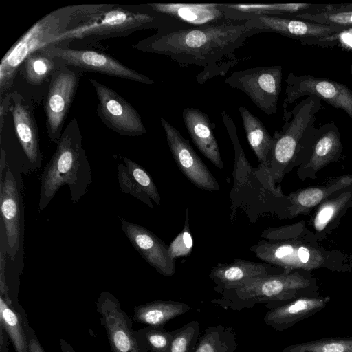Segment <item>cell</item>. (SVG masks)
I'll list each match as a JSON object with an SVG mask.
<instances>
[{
  "label": "cell",
  "mask_w": 352,
  "mask_h": 352,
  "mask_svg": "<svg viewBox=\"0 0 352 352\" xmlns=\"http://www.w3.org/2000/svg\"><path fill=\"white\" fill-rule=\"evenodd\" d=\"M212 303L224 309L241 311L257 304L284 302L302 297H318L315 279L307 272L294 270L250 280L219 293Z\"/></svg>",
  "instance_id": "5"
},
{
  "label": "cell",
  "mask_w": 352,
  "mask_h": 352,
  "mask_svg": "<svg viewBox=\"0 0 352 352\" xmlns=\"http://www.w3.org/2000/svg\"><path fill=\"white\" fill-rule=\"evenodd\" d=\"M98 98L96 113L102 122L113 132L137 137L146 133L142 118L133 106L111 87L90 78Z\"/></svg>",
  "instance_id": "12"
},
{
  "label": "cell",
  "mask_w": 352,
  "mask_h": 352,
  "mask_svg": "<svg viewBox=\"0 0 352 352\" xmlns=\"http://www.w3.org/2000/svg\"><path fill=\"white\" fill-rule=\"evenodd\" d=\"M303 223L278 228H269L261 234V237L268 241H281L296 237L302 232Z\"/></svg>",
  "instance_id": "39"
},
{
  "label": "cell",
  "mask_w": 352,
  "mask_h": 352,
  "mask_svg": "<svg viewBox=\"0 0 352 352\" xmlns=\"http://www.w3.org/2000/svg\"><path fill=\"white\" fill-rule=\"evenodd\" d=\"M245 21L189 28L172 32H157L133 45L144 52L169 57L181 67H202L198 83L217 76H223L240 60L235 52L249 36L259 34L245 25Z\"/></svg>",
  "instance_id": "1"
},
{
  "label": "cell",
  "mask_w": 352,
  "mask_h": 352,
  "mask_svg": "<svg viewBox=\"0 0 352 352\" xmlns=\"http://www.w3.org/2000/svg\"><path fill=\"white\" fill-rule=\"evenodd\" d=\"M272 266L268 263L236 258L230 263L216 265L212 268L209 277L215 284L214 290L219 294L250 280L274 274L272 273Z\"/></svg>",
  "instance_id": "23"
},
{
  "label": "cell",
  "mask_w": 352,
  "mask_h": 352,
  "mask_svg": "<svg viewBox=\"0 0 352 352\" xmlns=\"http://www.w3.org/2000/svg\"><path fill=\"white\" fill-rule=\"evenodd\" d=\"M121 227L131 244L141 256L160 274L170 277L176 267L168 246L153 232L137 223L120 219Z\"/></svg>",
  "instance_id": "19"
},
{
  "label": "cell",
  "mask_w": 352,
  "mask_h": 352,
  "mask_svg": "<svg viewBox=\"0 0 352 352\" xmlns=\"http://www.w3.org/2000/svg\"><path fill=\"white\" fill-rule=\"evenodd\" d=\"M239 111L249 145L260 166L267 170L271 164L274 138L270 135L263 122L248 109L240 106Z\"/></svg>",
  "instance_id": "26"
},
{
  "label": "cell",
  "mask_w": 352,
  "mask_h": 352,
  "mask_svg": "<svg viewBox=\"0 0 352 352\" xmlns=\"http://www.w3.org/2000/svg\"><path fill=\"white\" fill-rule=\"evenodd\" d=\"M246 27L258 33L272 32L299 40L302 44L340 34L346 30L342 27L316 23L282 16H257L245 20Z\"/></svg>",
  "instance_id": "16"
},
{
  "label": "cell",
  "mask_w": 352,
  "mask_h": 352,
  "mask_svg": "<svg viewBox=\"0 0 352 352\" xmlns=\"http://www.w3.org/2000/svg\"><path fill=\"white\" fill-rule=\"evenodd\" d=\"M192 246L193 241L190 229L189 210L187 208L184 226L168 245V252L173 259L178 257L188 256L192 252Z\"/></svg>",
  "instance_id": "37"
},
{
  "label": "cell",
  "mask_w": 352,
  "mask_h": 352,
  "mask_svg": "<svg viewBox=\"0 0 352 352\" xmlns=\"http://www.w3.org/2000/svg\"><path fill=\"white\" fill-rule=\"evenodd\" d=\"M161 124L172 156L180 171L195 186L207 191H217V179L203 162L188 140L162 117Z\"/></svg>",
  "instance_id": "15"
},
{
  "label": "cell",
  "mask_w": 352,
  "mask_h": 352,
  "mask_svg": "<svg viewBox=\"0 0 352 352\" xmlns=\"http://www.w3.org/2000/svg\"><path fill=\"white\" fill-rule=\"evenodd\" d=\"M0 352H8L10 340L1 327H0Z\"/></svg>",
  "instance_id": "41"
},
{
  "label": "cell",
  "mask_w": 352,
  "mask_h": 352,
  "mask_svg": "<svg viewBox=\"0 0 352 352\" xmlns=\"http://www.w3.org/2000/svg\"><path fill=\"white\" fill-rule=\"evenodd\" d=\"M82 74L80 69L61 63L50 78L44 111L48 138L56 145L63 133V124Z\"/></svg>",
  "instance_id": "9"
},
{
  "label": "cell",
  "mask_w": 352,
  "mask_h": 352,
  "mask_svg": "<svg viewBox=\"0 0 352 352\" xmlns=\"http://www.w3.org/2000/svg\"><path fill=\"white\" fill-rule=\"evenodd\" d=\"M147 7L186 28L226 23L231 21L220 3H149Z\"/></svg>",
  "instance_id": "20"
},
{
  "label": "cell",
  "mask_w": 352,
  "mask_h": 352,
  "mask_svg": "<svg viewBox=\"0 0 352 352\" xmlns=\"http://www.w3.org/2000/svg\"><path fill=\"white\" fill-rule=\"evenodd\" d=\"M118 177L120 188L123 192L133 196L149 208H154L151 199L142 189L133 184L124 164L120 163L118 165Z\"/></svg>",
  "instance_id": "38"
},
{
  "label": "cell",
  "mask_w": 352,
  "mask_h": 352,
  "mask_svg": "<svg viewBox=\"0 0 352 352\" xmlns=\"http://www.w3.org/2000/svg\"><path fill=\"white\" fill-rule=\"evenodd\" d=\"M182 115L188 133L199 151L217 168L223 169V162L213 132L214 123L197 108H185Z\"/></svg>",
  "instance_id": "22"
},
{
  "label": "cell",
  "mask_w": 352,
  "mask_h": 352,
  "mask_svg": "<svg viewBox=\"0 0 352 352\" xmlns=\"http://www.w3.org/2000/svg\"><path fill=\"white\" fill-rule=\"evenodd\" d=\"M26 333L28 336V345L30 352H46L41 345L34 329L28 324L26 326Z\"/></svg>",
  "instance_id": "40"
},
{
  "label": "cell",
  "mask_w": 352,
  "mask_h": 352,
  "mask_svg": "<svg viewBox=\"0 0 352 352\" xmlns=\"http://www.w3.org/2000/svg\"><path fill=\"white\" fill-rule=\"evenodd\" d=\"M21 181L7 166L0 182L1 241L8 257L14 261L23 245V206Z\"/></svg>",
  "instance_id": "11"
},
{
  "label": "cell",
  "mask_w": 352,
  "mask_h": 352,
  "mask_svg": "<svg viewBox=\"0 0 352 352\" xmlns=\"http://www.w3.org/2000/svg\"><path fill=\"white\" fill-rule=\"evenodd\" d=\"M10 96L15 133L24 157L23 174L28 175L39 169L42 164L38 127L33 111L22 96L17 92Z\"/></svg>",
  "instance_id": "18"
},
{
  "label": "cell",
  "mask_w": 352,
  "mask_h": 352,
  "mask_svg": "<svg viewBox=\"0 0 352 352\" xmlns=\"http://www.w3.org/2000/svg\"><path fill=\"white\" fill-rule=\"evenodd\" d=\"M283 109L302 96H316L336 109L344 111L352 120V90L343 83L310 74L290 72L285 79Z\"/></svg>",
  "instance_id": "13"
},
{
  "label": "cell",
  "mask_w": 352,
  "mask_h": 352,
  "mask_svg": "<svg viewBox=\"0 0 352 352\" xmlns=\"http://www.w3.org/2000/svg\"><path fill=\"white\" fill-rule=\"evenodd\" d=\"M123 161L133 184L142 189L154 203L160 206L161 197L150 174L127 157H123Z\"/></svg>",
  "instance_id": "36"
},
{
  "label": "cell",
  "mask_w": 352,
  "mask_h": 352,
  "mask_svg": "<svg viewBox=\"0 0 352 352\" xmlns=\"http://www.w3.org/2000/svg\"><path fill=\"white\" fill-rule=\"evenodd\" d=\"M112 4L67 6L47 14L34 24L8 51L0 63L1 94L11 85L24 60L32 52L50 45L66 30L93 15L110 10Z\"/></svg>",
  "instance_id": "3"
},
{
  "label": "cell",
  "mask_w": 352,
  "mask_h": 352,
  "mask_svg": "<svg viewBox=\"0 0 352 352\" xmlns=\"http://www.w3.org/2000/svg\"><path fill=\"white\" fill-rule=\"evenodd\" d=\"M28 324L26 313L19 311L0 296V327L7 334L14 352H30L26 333Z\"/></svg>",
  "instance_id": "28"
},
{
  "label": "cell",
  "mask_w": 352,
  "mask_h": 352,
  "mask_svg": "<svg viewBox=\"0 0 352 352\" xmlns=\"http://www.w3.org/2000/svg\"><path fill=\"white\" fill-rule=\"evenodd\" d=\"M289 17L350 30L352 29V5H319L315 10Z\"/></svg>",
  "instance_id": "31"
},
{
  "label": "cell",
  "mask_w": 352,
  "mask_h": 352,
  "mask_svg": "<svg viewBox=\"0 0 352 352\" xmlns=\"http://www.w3.org/2000/svg\"><path fill=\"white\" fill-rule=\"evenodd\" d=\"M281 65L251 67L232 72L224 78L232 88L244 92L262 111L274 115L281 91Z\"/></svg>",
  "instance_id": "10"
},
{
  "label": "cell",
  "mask_w": 352,
  "mask_h": 352,
  "mask_svg": "<svg viewBox=\"0 0 352 352\" xmlns=\"http://www.w3.org/2000/svg\"><path fill=\"white\" fill-rule=\"evenodd\" d=\"M350 73H351V74L352 76V65H351V67H350Z\"/></svg>",
  "instance_id": "43"
},
{
  "label": "cell",
  "mask_w": 352,
  "mask_h": 352,
  "mask_svg": "<svg viewBox=\"0 0 352 352\" xmlns=\"http://www.w3.org/2000/svg\"><path fill=\"white\" fill-rule=\"evenodd\" d=\"M308 3H223L221 8L231 21H245L257 16H289L315 10Z\"/></svg>",
  "instance_id": "25"
},
{
  "label": "cell",
  "mask_w": 352,
  "mask_h": 352,
  "mask_svg": "<svg viewBox=\"0 0 352 352\" xmlns=\"http://www.w3.org/2000/svg\"><path fill=\"white\" fill-rule=\"evenodd\" d=\"M298 236L281 241L262 239L250 250L258 258L265 263L283 268V272L310 271L319 268L333 271L352 269L341 264V258L344 257L341 253L306 243Z\"/></svg>",
  "instance_id": "7"
},
{
  "label": "cell",
  "mask_w": 352,
  "mask_h": 352,
  "mask_svg": "<svg viewBox=\"0 0 352 352\" xmlns=\"http://www.w3.org/2000/svg\"><path fill=\"white\" fill-rule=\"evenodd\" d=\"M352 186V174L338 177L329 183L298 190L286 197L288 215L290 218L307 214L336 192Z\"/></svg>",
  "instance_id": "24"
},
{
  "label": "cell",
  "mask_w": 352,
  "mask_h": 352,
  "mask_svg": "<svg viewBox=\"0 0 352 352\" xmlns=\"http://www.w3.org/2000/svg\"><path fill=\"white\" fill-rule=\"evenodd\" d=\"M282 352H352V336L324 338L292 344Z\"/></svg>",
  "instance_id": "33"
},
{
  "label": "cell",
  "mask_w": 352,
  "mask_h": 352,
  "mask_svg": "<svg viewBox=\"0 0 352 352\" xmlns=\"http://www.w3.org/2000/svg\"><path fill=\"white\" fill-rule=\"evenodd\" d=\"M100 323L104 327L112 352H146L132 320L122 309L117 298L109 292H102L96 300Z\"/></svg>",
  "instance_id": "14"
},
{
  "label": "cell",
  "mask_w": 352,
  "mask_h": 352,
  "mask_svg": "<svg viewBox=\"0 0 352 352\" xmlns=\"http://www.w3.org/2000/svg\"><path fill=\"white\" fill-rule=\"evenodd\" d=\"M151 28L157 32L185 29L169 17L153 11L146 5L133 10L114 6L110 10L93 15L85 21L66 30L50 44L126 37L135 32Z\"/></svg>",
  "instance_id": "4"
},
{
  "label": "cell",
  "mask_w": 352,
  "mask_h": 352,
  "mask_svg": "<svg viewBox=\"0 0 352 352\" xmlns=\"http://www.w3.org/2000/svg\"><path fill=\"white\" fill-rule=\"evenodd\" d=\"M342 144L338 129L333 122L318 128L313 127L306 137L298 174H315L341 155Z\"/></svg>",
  "instance_id": "17"
},
{
  "label": "cell",
  "mask_w": 352,
  "mask_h": 352,
  "mask_svg": "<svg viewBox=\"0 0 352 352\" xmlns=\"http://www.w3.org/2000/svg\"><path fill=\"white\" fill-rule=\"evenodd\" d=\"M40 50L56 58L62 63L83 72H96L146 85L155 84L147 76L129 68L104 52L70 47L66 42L50 44Z\"/></svg>",
  "instance_id": "8"
},
{
  "label": "cell",
  "mask_w": 352,
  "mask_h": 352,
  "mask_svg": "<svg viewBox=\"0 0 352 352\" xmlns=\"http://www.w3.org/2000/svg\"><path fill=\"white\" fill-rule=\"evenodd\" d=\"M352 206V190H346L336 197L327 199L318 205L312 225L316 234H324L340 219Z\"/></svg>",
  "instance_id": "29"
},
{
  "label": "cell",
  "mask_w": 352,
  "mask_h": 352,
  "mask_svg": "<svg viewBox=\"0 0 352 352\" xmlns=\"http://www.w3.org/2000/svg\"><path fill=\"white\" fill-rule=\"evenodd\" d=\"M330 301L329 296L302 297L284 302L266 304L265 323L278 331H285L300 321L322 310Z\"/></svg>",
  "instance_id": "21"
},
{
  "label": "cell",
  "mask_w": 352,
  "mask_h": 352,
  "mask_svg": "<svg viewBox=\"0 0 352 352\" xmlns=\"http://www.w3.org/2000/svg\"><path fill=\"white\" fill-rule=\"evenodd\" d=\"M61 352H76L73 347L64 339L60 340Z\"/></svg>",
  "instance_id": "42"
},
{
  "label": "cell",
  "mask_w": 352,
  "mask_h": 352,
  "mask_svg": "<svg viewBox=\"0 0 352 352\" xmlns=\"http://www.w3.org/2000/svg\"><path fill=\"white\" fill-rule=\"evenodd\" d=\"M236 334L233 329L218 324L204 331L195 352H236Z\"/></svg>",
  "instance_id": "32"
},
{
  "label": "cell",
  "mask_w": 352,
  "mask_h": 352,
  "mask_svg": "<svg viewBox=\"0 0 352 352\" xmlns=\"http://www.w3.org/2000/svg\"><path fill=\"white\" fill-rule=\"evenodd\" d=\"M61 64L42 50L31 53L22 63L20 67L25 80L32 85H40L50 78L54 72Z\"/></svg>",
  "instance_id": "30"
},
{
  "label": "cell",
  "mask_w": 352,
  "mask_h": 352,
  "mask_svg": "<svg viewBox=\"0 0 352 352\" xmlns=\"http://www.w3.org/2000/svg\"><path fill=\"white\" fill-rule=\"evenodd\" d=\"M136 332L146 352H168L174 336V331L151 326L136 330Z\"/></svg>",
  "instance_id": "34"
},
{
  "label": "cell",
  "mask_w": 352,
  "mask_h": 352,
  "mask_svg": "<svg viewBox=\"0 0 352 352\" xmlns=\"http://www.w3.org/2000/svg\"><path fill=\"white\" fill-rule=\"evenodd\" d=\"M92 183L91 168L82 146V136L76 118L67 125L56 149L41 177L38 210L51 202L58 190L68 186L73 204L88 191Z\"/></svg>",
  "instance_id": "2"
},
{
  "label": "cell",
  "mask_w": 352,
  "mask_h": 352,
  "mask_svg": "<svg viewBox=\"0 0 352 352\" xmlns=\"http://www.w3.org/2000/svg\"><path fill=\"white\" fill-rule=\"evenodd\" d=\"M173 331V338L168 352H195L200 337L199 322L190 321Z\"/></svg>",
  "instance_id": "35"
},
{
  "label": "cell",
  "mask_w": 352,
  "mask_h": 352,
  "mask_svg": "<svg viewBox=\"0 0 352 352\" xmlns=\"http://www.w3.org/2000/svg\"><path fill=\"white\" fill-rule=\"evenodd\" d=\"M190 307L182 302L155 300L133 308V320L155 327H164L169 320L184 314Z\"/></svg>",
  "instance_id": "27"
},
{
  "label": "cell",
  "mask_w": 352,
  "mask_h": 352,
  "mask_svg": "<svg viewBox=\"0 0 352 352\" xmlns=\"http://www.w3.org/2000/svg\"><path fill=\"white\" fill-rule=\"evenodd\" d=\"M321 100L308 96L291 111L284 110L285 124L280 131H275V140L267 175L272 186L280 183L292 165L302 159L305 140L314 127L317 113L321 109Z\"/></svg>",
  "instance_id": "6"
}]
</instances>
